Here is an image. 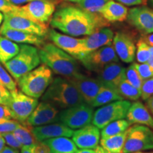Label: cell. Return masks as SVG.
I'll use <instances>...</instances> for the list:
<instances>
[{
	"instance_id": "6da1fadb",
	"label": "cell",
	"mask_w": 153,
	"mask_h": 153,
	"mask_svg": "<svg viewBox=\"0 0 153 153\" xmlns=\"http://www.w3.org/2000/svg\"><path fill=\"white\" fill-rule=\"evenodd\" d=\"M50 24L53 28L73 37L89 36L108 26V22L100 14L89 13L72 5L63 6L55 11Z\"/></svg>"
},
{
	"instance_id": "7a4b0ae2",
	"label": "cell",
	"mask_w": 153,
	"mask_h": 153,
	"mask_svg": "<svg viewBox=\"0 0 153 153\" xmlns=\"http://www.w3.org/2000/svg\"><path fill=\"white\" fill-rule=\"evenodd\" d=\"M39 48L41 62L57 75L69 78L80 73L76 58L53 43H44Z\"/></svg>"
},
{
	"instance_id": "3957f363",
	"label": "cell",
	"mask_w": 153,
	"mask_h": 153,
	"mask_svg": "<svg viewBox=\"0 0 153 153\" xmlns=\"http://www.w3.org/2000/svg\"><path fill=\"white\" fill-rule=\"evenodd\" d=\"M41 100L62 110L85 103L74 85L67 78L61 76L53 79L41 97Z\"/></svg>"
},
{
	"instance_id": "277c9868",
	"label": "cell",
	"mask_w": 153,
	"mask_h": 153,
	"mask_svg": "<svg viewBox=\"0 0 153 153\" xmlns=\"http://www.w3.org/2000/svg\"><path fill=\"white\" fill-rule=\"evenodd\" d=\"M53 79V71L43 64L38 65L16 82L23 93L38 99L43 96Z\"/></svg>"
},
{
	"instance_id": "5b68a950",
	"label": "cell",
	"mask_w": 153,
	"mask_h": 153,
	"mask_svg": "<svg viewBox=\"0 0 153 153\" xmlns=\"http://www.w3.org/2000/svg\"><path fill=\"white\" fill-rule=\"evenodd\" d=\"M19 46V53L4 64L16 81L37 68L41 62L37 48L28 44H21Z\"/></svg>"
},
{
	"instance_id": "8992f818",
	"label": "cell",
	"mask_w": 153,
	"mask_h": 153,
	"mask_svg": "<svg viewBox=\"0 0 153 153\" xmlns=\"http://www.w3.org/2000/svg\"><path fill=\"white\" fill-rule=\"evenodd\" d=\"M94 108L83 103L59 111L55 122L63 123L72 130L79 129L92 122Z\"/></svg>"
},
{
	"instance_id": "52a82bcc",
	"label": "cell",
	"mask_w": 153,
	"mask_h": 153,
	"mask_svg": "<svg viewBox=\"0 0 153 153\" xmlns=\"http://www.w3.org/2000/svg\"><path fill=\"white\" fill-rule=\"evenodd\" d=\"M153 150V131L150 127L135 124L126 131L123 153Z\"/></svg>"
},
{
	"instance_id": "ba28073f",
	"label": "cell",
	"mask_w": 153,
	"mask_h": 153,
	"mask_svg": "<svg viewBox=\"0 0 153 153\" xmlns=\"http://www.w3.org/2000/svg\"><path fill=\"white\" fill-rule=\"evenodd\" d=\"M131 104V101L122 99L99 107L94 112L91 123L98 128L102 129L113 121L124 119Z\"/></svg>"
},
{
	"instance_id": "9c48e42d",
	"label": "cell",
	"mask_w": 153,
	"mask_h": 153,
	"mask_svg": "<svg viewBox=\"0 0 153 153\" xmlns=\"http://www.w3.org/2000/svg\"><path fill=\"white\" fill-rule=\"evenodd\" d=\"M55 4L56 1L51 0H33L23 6H19L14 14L26 17L33 22L46 24L54 14Z\"/></svg>"
},
{
	"instance_id": "30bf717a",
	"label": "cell",
	"mask_w": 153,
	"mask_h": 153,
	"mask_svg": "<svg viewBox=\"0 0 153 153\" xmlns=\"http://www.w3.org/2000/svg\"><path fill=\"white\" fill-rule=\"evenodd\" d=\"M77 60L87 70L97 73L109 63L119 61L113 45L101 47L78 57Z\"/></svg>"
},
{
	"instance_id": "8fae6325",
	"label": "cell",
	"mask_w": 153,
	"mask_h": 153,
	"mask_svg": "<svg viewBox=\"0 0 153 153\" xmlns=\"http://www.w3.org/2000/svg\"><path fill=\"white\" fill-rule=\"evenodd\" d=\"M11 98L8 105L13 119L24 123L38 104V99L25 94L18 89L10 91Z\"/></svg>"
},
{
	"instance_id": "7c38bea8",
	"label": "cell",
	"mask_w": 153,
	"mask_h": 153,
	"mask_svg": "<svg viewBox=\"0 0 153 153\" xmlns=\"http://www.w3.org/2000/svg\"><path fill=\"white\" fill-rule=\"evenodd\" d=\"M4 14L3 23L1 26L11 29L22 30L45 37L48 33V27L46 24L36 22L26 17L7 13Z\"/></svg>"
},
{
	"instance_id": "4fadbf2b",
	"label": "cell",
	"mask_w": 153,
	"mask_h": 153,
	"mask_svg": "<svg viewBox=\"0 0 153 153\" xmlns=\"http://www.w3.org/2000/svg\"><path fill=\"white\" fill-rule=\"evenodd\" d=\"M67 79L77 89L86 104L90 106L103 86L97 78L90 77L82 73Z\"/></svg>"
},
{
	"instance_id": "5bb4252c",
	"label": "cell",
	"mask_w": 153,
	"mask_h": 153,
	"mask_svg": "<svg viewBox=\"0 0 153 153\" xmlns=\"http://www.w3.org/2000/svg\"><path fill=\"white\" fill-rule=\"evenodd\" d=\"M126 19L143 33H153V9L145 6L134 7L128 11Z\"/></svg>"
},
{
	"instance_id": "9a60e30c",
	"label": "cell",
	"mask_w": 153,
	"mask_h": 153,
	"mask_svg": "<svg viewBox=\"0 0 153 153\" xmlns=\"http://www.w3.org/2000/svg\"><path fill=\"white\" fill-rule=\"evenodd\" d=\"M58 113L59 109L55 106L46 101H42L38 103L24 123L30 127L51 123L55 121Z\"/></svg>"
},
{
	"instance_id": "2e32d148",
	"label": "cell",
	"mask_w": 153,
	"mask_h": 153,
	"mask_svg": "<svg viewBox=\"0 0 153 153\" xmlns=\"http://www.w3.org/2000/svg\"><path fill=\"white\" fill-rule=\"evenodd\" d=\"M114 36V31L106 26L99 28L90 35L82 38V54L81 56L96 51L101 47L112 45Z\"/></svg>"
},
{
	"instance_id": "e0dca14e",
	"label": "cell",
	"mask_w": 153,
	"mask_h": 153,
	"mask_svg": "<svg viewBox=\"0 0 153 153\" xmlns=\"http://www.w3.org/2000/svg\"><path fill=\"white\" fill-rule=\"evenodd\" d=\"M48 36L54 45L74 58L76 59L82 55V38H76L73 36L60 33L54 29L48 30Z\"/></svg>"
},
{
	"instance_id": "ac0fdd59",
	"label": "cell",
	"mask_w": 153,
	"mask_h": 153,
	"mask_svg": "<svg viewBox=\"0 0 153 153\" xmlns=\"http://www.w3.org/2000/svg\"><path fill=\"white\" fill-rule=\"evenodd\" d=\"M72 140L79 149H94L99 145L101 137L100 129L94 124L76 129L72 134Z\"/></svg>"
},
{
	"instance_id": "d6986e66",
	"label": "cell",
	"mask_w": 153,
	"mask_h": 153,
	"mask_svg": "<svg viewBox=\"0 0 153 153\" xmlns=\"http://www.w3.org/2000/svg\"><path fill=\"white\" fill-rule=\"evenodd\" d=\"M112 45L118 59L126 63L133 62L136 46L131 36L122 32H116L113 38Z\"/></svg>"
},
{
	"instance_id": "ffe728a7",
	"label": "cell",
	"mask_w": 153,
	"mask_h": 153,
	"mask_svg": "<svg viewBox=\"0 0 153 153\" xmlns=\"http://www.w3.org/2000/svg\"><path fill=\"white\" fill-rule=\"evenodd\" d=\"M126 70L118 62L109 63L98 72L97 79L103 86L116 89L120 82L126 79Z\"/></svg>"
},
{
	"instance_id": "44dd1931",
	"label": "cell",
	"mask_w": 153,
	"mask_h": 153,
	"mask_svg": "<svg viewBox=\"0 0 153 153\" xmlns=\"http://www.w3.org/2000/svg\"><path fill=\"white\" fill-rule=\"evenodd\" d=\"M31 131L37 141L42 142L45 140L58 137H72L74 130L63 123L56 122L41 126L32 127Z\"/></svg>"
},
{
	"instance_id": "7402d4cb",
	"label": "cell",
	"mask_w": 153,
	"mask_h": 153,
	"mask_svg": "<svg viewBox=\"0 0 153 153\" xmlns=\"http://www.w3.org/2000/svg\"><path fill=\"white\" fill-rule=\"evenodd\" d=\"M126 119L132 124L144 125L153 128V117L149 111L148 107L141 101H135L131 104L127 114Z\"/></svg>"
},
{
	"instance_id": "603a6c76",
	"label": "cell",
	"mask_w": 153,
	"mask_h": 153,
	"mask_svg": "<svg viewBox=\"0 0 153 153\" xmlns=\"http://www.w3.org/2000/svg\"><path fill=\"white\" fill-rule=\"evenodd\" d=\"M0 35L4 36L11 41L16 43L28 44L41 47L44 43V37L36 34L27 33L22 30L11 29V28L0 27Z\"/></svg>"
},
{
	"instance_id": "cb8c5ba5",
	"label": "cell",
	"mask_w": 153,
	"mask_h": 153,
	"mask_svg": "<svg viewBox=\"0 0 153 153\" xmlns=\"http://www.w3.org/2000/svg\"><path fill=\"white\" fill-rule=\"evenodd\" d=\"M128 10L122 4L110 0L103 6L99 14L108 22H123L127 19Z\"/></svg>"
},
{
	"instance_id": "d4e9b609",
	"label": "cell",
	"mask_w": 153,
	"mask_h": 153,
	"mask_svg": "<svg viewBox=\"0 0 153 153\" xmlns=\"http://www.w3.org/2000/svg\"><path fill=\"white\" fill-rule=\"evenodd\" d=\"M48 145L51 153H76L78 150L73 140L68 137H58L42 141Z\"/></svg>"
},
{
	"instance_id": "484cf974",
	"label": "cell",
	"mask_w": 153,
	"mask_h": 153,
	"mask_svg": "<svg viewBox=\"0 0 153 153\" xmlns=\"http://www.w3.org/2000/svg\"><path fill=\"white\" fill-rule=\"evenodd\" d=\"M122 99H123V97L119 94L117 89L102 86L91 103V106L93 108H97Z\"/></svg>"
},
{
	"instance_id": "4316f807",
	"label": "cell",
	"mask_w": 153,
	"mask_h": 153,
	"mask_svg": "<svg viewBox=\"0 0 153 153\" xmlns=\"http://www.w3.org/2000/svg\"><path fill=\"white\" fill-rule=\"evenodd\" d=\"M126 131L118 135L101 138L99 141L100 146L111 153H123L122 152L126 140Z\"/></svg>"
},
{
	"instance_id": "83f0119b",
	"label": "cell",
	"mask_w": 153,
	"mask_h": 153,
	"mask_svg": "<svg viewBox=\"0 0 153 153\" xmlns=\"http://www.w3.org/2000/svg\"><path fill=\"white\" fill-rule=\"evenodd\" d=\"M20 50L16 43L11 41L4 36L0 35V62L4 64L13 58Z\"/></svg>"
},
{
	"instance_id": "f1b7e54d",
	"label": "cell",
	"mask_w": 153,
	"mask_h": 153,
	"mask_svg": "<svg viewBox=\"0 0 153 153\" xmlns=\"http://www.w3.org/2000/svg\"><path fill=\"white\" fill-rule=\"evenodd\" d=\"M30 126L24 123H21L19 127L13 132L15 137L22 146L30 147L38 142L32 133Z\"/></svg>"
},
{
	"instance_id": "f546056e",
	"label": "cell",
	"mask_w": 153,
	"mask_h": 153,
	"mask_svg": "<svg viewBox=\"0 0 153 153\" xmlns=\"http://www.w3.org/2000/svg\"><path fill=\"white\" fill-rule=\"evenodd\" d=\"M130 126H131V124L125 118L115 120V121L107 124L104 128L101 129V138L123 133Z\"/></svg>"
},
{
	"instance_id": "4dcf8cb0",
	"label": "cell",
	"mask_w": 153,
	"mask_h": 153,
	"mask_svg": "<svg viewBox=\"0 0 153 153\" xmlns=\"http://www.w3.org/2000/svg\"><path fill=\"white\" fill-rule=\"evenodd\" d=\"M117 91L123 97L131 101H137L141 97V90L131 85L127 79L123 80L117 87Z\"/></svg>"
},
{
	"instance_id": "1f68e13d",
	"label": "cell",
	"mask_w": 153,
	"mask_h": 153,
	"mask_svg": "<svg viewBox=\"0 0 153 153\" xmlns=\"http://www.w3.org/2000/svg\"><path fill=\"white\" fill-rule=\"evenodd\" d=\"M110 0H81L78 6L86 11L92 14H97L106 2Z\"/></svg>"
},
{
	"instance_id": "d6a6232c",
	"label": "cell",
	"mask_w": 153,
	"mask_h": 153,
	"mask_svg": "<svg viewBox=\"0 0 153 153\" xmlns=\"http://www.w3.org/2000/svg\"><path fill=\"white\" fill-rule=\"evenodd\" d=\"M135 55L138 63L148 62L150 56V46L144 41V39H140L137 42Z\"/></svg>"
},
{
	"instance_id": "836d02e7",
	"label": "cell",
	"mask_w": 153,
	"mask_h": 153,
	"mask_svg": "<svg viewBox=\"0 0 153 153\" xmlns=\"http://www.w3.org/2000/svg\"><path fill=\"white\" fill-rule=\"evenodd\" d=\"M126 78L131 85L141 90V87H142L143 81L141 79L140 76L139 75L136 69L134 67L133 64L131 65L128 68H126Z\"/></svg>"
},
{
	"instance_id": "e575fe53",
	"label": "cell",
	"mask_w": 153,
	"mask_h": 153,
	"mask_svg": "<svg viewBox=\"0 0 153 153\" xmlns=\"http://www.w3.org/2000/svg\"><path fill=\"white\" fill-rule=\"evenodd\" d=\"M0 85L7 88L10 91L17 89L15 80L13 79L11 74L5 70L1 62H0Z\"/></svg>"
},
{
	"instance_id": "d590c367",
	"label": "cell",
	"mask_w": 153,
	"mask_h": 153,
	"mask_svg": "<svg viewBox=\"0 0 153 153\" xmlns=\"http://www.w3.org/2000/svg\"><path fill=\"white\" fill-rule=\"evenodd\" d=\"M133 64L143 82L153 77V69L148 63L135 62Z\"/></svg>"
},
{
	"instance_id": "8d00e7d4",
	"label": "cell",
	"mask_w": 153,
	"mask_h": 153,
	"mask_svg": "<svg viewBox=\"0 0 153 153\" xmlns=\"http://www.w3.org/2000/svg\"><path fill=\"white\" fill-rule=\"evenodd\" d=\"M20 123V122H19L18 120L13 119V118L1 122L0 123V134L13 133L19 127Z\"/></svg>"
},
{
	"instance_id": "74e56055",
	"label": "cell",
	"mask_w": 153,
	"mask_h": 153,
	"mask_svg": "<svg viewBox=\"0 0 153 153\" xmlns=\"http://www.w3.org/2000/svg\"><path fill=\"white\" fill-rule=\"evenodd\" d=\"M153 95V77L143 82L141 87V98L146 101Z\"/></svg>"
},
{
	"instance_id": "f35d334b",
	"label": "cell",
	"mask_w": 153,
	"mask_h": 153,
	"mask_svg": "<svg viewBox=\"0 0 153 153\" xmlns=\"http://www.w3.org/2000/svg\"><path fill=\"white\" fill-rule=\"evenodd\" d=\"M1 135L3 137L4 140L6 144L8 145L9 147L17 149V150L22 148V145L17 140L13 133H2L1 134Z\"/></svg>"
},
{
	"instance_id": "ab89813d",
	"label": "cell",
	"mask_w": 153,
	"mask_h": 153,
	"mask_svg": "<svg viewBox=\"0 0 153 153\" xmlns=\"http://www.w3.org/2000/svg\"><path fill=\"white\" fill-rule=\"evenodd\" d=\"M19 6L9 3L7 0H0V11L3 14L12 13L15 14Z\"/></svg>"
},
{
	"instance_id": "60d3db41",
	"label": "cell",
	"mask_w": 153,
	"mask_h": 153,
	"mask_svg": "<svg viewBox=\"0 0 153 153\" xmlns=\"http://www.w3.org/2000/svg\"><path fill=\"white\" fill-rule=\"evenodd\" d=\"M11 95L7 88L0 85V104L8 106L11 101Z\"/></svg>"
},
{
	"instance_id": "b9f144b4",
	"label": "cell",
	"mask_w": 153,
	"mask_h": 153,
	"mask_svg": "<svg viewBox=\"0 0 153 153\" xmlns=\"http://www.w3.org/2000/svg\"><path fill=\"white\" fill-rule=\"evenodd\" d=\"M29 148L33 153H51L48 145L43 142L38 141L36 144L29 147Z\"/></svg>"
},
{
	"instance_id": "7bdbcfd3",
	"label": "cell",
	"mask_w": 153,
	"mask_h": 153,
	"mask_svg": "<svg viewBox=\"0 0 153 153\" xmlns=\"http://www.w3.org/2000/svg\"><path fill=\"white\" fill-rule=\"evenodd\" d=\"M11 118L12 117L9 107L5 105L0 104V123Z\"/></svg>"
},
{
	"instance_id": "ee69618b",
	"label": "cell",
	"mask_w": 153,
	"mask_h": 153,
	"mask_svg": "<svg viewBox=\"0 0 153 153\" xmlns=\"http://www.w3.org/2000/svg\"><path fill=\"white\" fill-rule=\"evenodd\" d=\"M118 2L126 6L146 5L148 0H116Z\"/></svg>"
},
{
	"instance_id": "f6af8a7d",
	"label": "cell",
	"mask_w": 153,
	"mask_h": 153,
	"mask_svg": "<svg viewBox=\"0 0 153 153\" xmlns=\"http://www.w3.org/2000/svg\"><path fill=\"white\" fill-rule=\"evenodd\" d=\"M7 1H8L9 3L12 4L19 6L21 4H27L30 2V1H33V0H7ZM51 1H56L57 0H51Z\"/></svg>"
},
{
	"instance_id": "bcb514c9",
	"label": "cell",
	"mask_w": 153,
	"mask_h": 153,
	"mask_svg": "<svg viewBox=\"0 0 153 153\" xmlns=\"http://www.w3.org/2000/svg\"><path fill=\"white\" fill-rule=\"evenodd\" d=\"M146 106L153 117V95L146 100Z\"/></svg>"
},
{
	"instance_id": "7dc6e473",
	"label": "cell",
	"mask_w": 153,
	"mask_h": 153,
	"mask_svg": "<svg viewBox=\"0 0 153 153\" xmlns=\"http://www.w3.org/2000/svg\"><path fill=\"white\" fill-rule=\"evenodd\" d=\"M0 153H20L19 150L11 148L9 146H4L1 150H0Z\"/></svg>"
},
{
	"instance_id": "c3c4849f",
	"label": "cell",
	"mask_w": 153,
	"mask_h": 153,
	"mask_svg": "<svg viewBox=\"0 0 153 153\" xmlns=\"http://www.w3.org/2000/svg\"><path fill=\"white\" fill-rule=\"evenodd\" d=\"M144 41L148 43L149 46L153 47V33L148 34V36L145 38Z\"/></svg>"
},
{
	"instance_id": "681fc988",
	"label": "cell",
	"mask_w": 153,
	"mask_h": 153,
	"mask_svg": "<svg viewBox=\"0 0 153 153\" xmlns=\"http://www.w3.org/2000/svg\"><path fill=\"white\" fill-rule=\"evenodd\" d=\"M76 153H98L97 149H80L76 151Z\"/></svg>"
},
{
	"instance_id": "f907efd6",
	"label": "cell",
	"mask_w": 153,
	"mask_h": 153,
	"mask_svg": "<svg viewBox=\"0 0 153 153\" xmlns=\"http://www.w3.org/2000/svg\"><path fill=\"white\" fill-rule=\"evenodd\" d=\"M150 56L147 63H148L149 65L153 69V47L150 46Z\"/></svg>"
},
{
	"instance_id": "816d5d0a",
	"label": "cell",
	"mask_w": 153,
	"mask_h": 153,
	"mask_svg": "<svg viewBox=\"0 0 153 153\" xmlns=\"http://www.w3.org/2000/svg\"><path fill=\"white\" fill-rule=\"evenodd\" d=\"M20 153H33V152H32L31 150H30L29 147L22 146V148H21V152Z\"/></svg>"
},
{
	"instance_id": "f5cc1de1",
	"label": "cell",
	"mask_w": 153,
	"mask_h": 153,
	"mask_svg": "<svg viewBox=\"0 0 153 153\" xmlns=\"http://www.w3.org/2000/svg\"><path fill=\"white\" fill-rule=\"evenodd\" d=\"M96 149L98 151V153H111L108 152V151H107L106 150H105V149L103 148L101 146H99V145H98V146L96 148Z\"/></svg>"
},
{
	"instance_id": "db71d44e",
	"label": "cell",
	"mask_w": 153,
	"mask_h": 153,
	"mask_svg": "<svg viewBox=\"0 0 153 153\" xmlns=\"http://www.w3.org/2000/svg\"><path fill=\"white\" fill-rule=\"evenodd\" d=\"M4 146H5V141L4 140L3 137L1 135V134H0V150H2Z\"/></svg>"
},
{
	"instance_id": "11a10c76",
	"label": "cell",
	"mask_w": 153,
	"mask_h": 153,
	"mask_svg": "<svg viewBox=\"0 0 153 153\" xmlns=\"http://www.w3.org/2000/svg\"><path fill=\"white\" fill-rule=\"evenodd\" d=\"M3 20H4V14L3 13H1V11H0V27H1V24H2Z\"/></svg>"
},
{
	"instance_id": "9f6ffc18",
	"label": "cell",
	"mask_w": 153,
	"mask_h": 153,
	"mask_svg": "<svg viewBox=\"0 0 153 153\" xmlns=\"http://www.w3.org/2000/svg\"><path fill=\"white\" fill-rule=\"evenodd\" d=\"M65 1H70V2H73V3H79L81 0H65Z\"/></svg>"
},
{
	"instance_id": "6f0895ef",
	"label": "cell",
	"mask_w": 153,
	"mask_h": 153,
	"mask_svg": "<svg viewBox=\"0 0 153 153\" xmlns=\"http://www.w3.org/2000/svg\"><path fill=\"white\" fill-rule=\"evenodd\" d=\"M148 3L151 7V8L153 9V0H148Z\"/></svg>"
},
{
	"instance_id": "680465c9",
	"label": "cell",
	"mask_w": 153,
	"mask_h": 153,
	"mask_svg": "<svg viewBox=\"0 0 153 153\" xmlns=\"http://www.w3.org/2000/svg\"><path fill=\"white\" fill-rule=\"evenodd\" d=\"M133 153H153V152H144V151H139V152H135Z\"/></svg>"
}]
</instances>
